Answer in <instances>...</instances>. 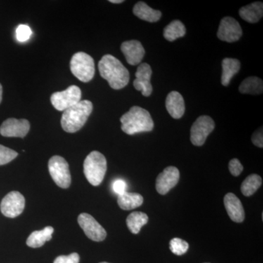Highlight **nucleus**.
<instances>
[{
  "instance_id": "1a4fd4ad",
  "label": "nucleus",
  "mask_w": 263,
  "mask_h": 263,
  "mask_svg": "<svg viewBox=\"0 0 263 263\" xmlns=\"http://www.w3.org/2000/svg\"><path fill=\"white\" fill-rule=\"evenodd\" d=\"M78 222L89 239L94 241H103L106 238L107 233L98 221L86 213H82L78 217Z\"/></svg>"
},
{
  "instance_id": "4468645a",
  "label": "nucleus",
  "mask_w": 263,
  "mask_h": 263,
  "mask_svg": "<svg viewBox=\"0 0 263 263\" xmlns=\"http://www.w3.org/2000/svg\"><path fill=\"white\" fill-rule=\"evenodd\" d=\"M152 75V70L148 64L142 63L138 66L136 73V79L133 82V86L136 90L141 91L144 97H149L153 91L150 82Z\"/></svg>"
},
{
  "instance_id": "4be33fe9",
  "label": "nucleus",
  "mask_w": 263,
  "mask_h": 263,
  "mask_svg": "<svg viewBox=\"0 0 263 263\" xmlns=\"http://www.w3.org/2000/svg\"><path fill=\"white\" fill-rule=\"evenodd\" d=\"M118 205L123 210L129 211L140 207L143 204V197L138 193H124L118 197Z\"/></svg>"
},
{
  "instance_id": "f3484780",
  "label": "nucleus",
  "mask_w": 263,
  "mask_h": 263,
  "mask_svg": "<svg viewBox=\"0 0 263 263\" xmlns=\"http://www.w3.org/2000/svg\"><path fill=\"white\" fill-rule=\"evenodd\" d=\"M165 106L170 115L175 119H181L185 112V103L182 95L173 91L166 98Z\"/></svg>"
},
{
  "instance_id": "dca6fc26",
  "label": "nucleus",
  "mask_w": 263,
  "mask_h": 263,
  "mask_svg": "<svg viewBox=\"0 0 263 263\" xmlns=\"http://www.w3.org/2000/svg\"><path fill=\"white\" fill-rule=\"evenodd\" d=\"M224 204L230 219L240 223L245 220V213L241 202L233 193H228L224 196Z\"/></svg>"
},
{
  "instance_id": "b1692460",
  "label": "nucleus",
  "mask_w": 263,
  "mask_h": 263,
  "mask_svg": "<svg viewBox=\"0 0 263 263\" xmlns=\"http://www.w3.org/2000/svg\"><path fill=\"white\" fill-rule=\"evenodd\" d=\"M186 34V28L182 22L179 20L173 21L164 29V37L170 42L182 37Z\"/></svg>"
},
{
  "instance_id": "f257e3e1",
  "label": "nucleus",
  "mask_w": 263,
  "mask_h": 263,
  "mask_svg": "<svg viewBox=\"0 0 263 263\" xmlns=\"http://www.w3.org/2000/svg\"><path fill=\"white\" fill-rule=\"evenodd\" d=\"M100 76L108 81L112 89L119 90L125 87L129 81L127 69L112 55L103 56L98 64Z\"/></svg>"
},
{
  "instance_id": "cd10ccee",
  "label": "nucleus",
  "mask_w": 263,
  "mask_h": 263,
  "mask_svg": "<svg viewBox=\"0 0 263 263\" xmlns=\"http://www.w3.org/2000/svg\"><path fill=\"white\" fill-rule=\"evenodd\" d=\"M18 156V153L14 150L10 149L8 147L0 145V165L9 163Z\"/></svg>"
},
{
  "instance_id": "2f4dec72",
  "label": "nucleus",
  "mask_w": 263,
  "mask_h": 263,
  "mask_svg": "<svg viewBox=\"0 0 263 263\" xmlns=\"http://www.w3.org/2000/svg\"><path fill=\"white\" fill-rule=\"evenodd\" d=\"M113 190L114 193L117 194L118 195H122L126 193V190H127V183L124 180L118 179L113 183Z\"/></svg>"
},
{
  "instance_id": "f03ea898",
  "label": "nucleus",
  "mask_w": 263,
  "mask_h": 263,
  "mask_svg": "<svg viewBox=\"0 0 263 263\" xmlns=\"http://www.w3.org/2000/svg\"><path fill=\"white\" fill-rule=\"evenodd\" d=\"M122 129L127 135L151 132L154 129L153 119L148 110L139 106H133L121 117Z\"/></svg>"
},
{
  "instance_id": "7ed1b4c3",
  "label": "nucleus",
  "mask_w": 263,
  "mask_h": 263,
  "mask_svg": "<svg viewBox=\"0 0 263 263\" xmlns=\"http://www.w3.org/2000/svg\"><path fill=\"white\" fill-rule=\"evenodd\" d=\"M93 105L89 100H82L73 106L67 108L62 114V129L69 133L80 130L91 115Z\"/></svg>"
},
{
  "instance_id": "2eb2a0df",
  "label": "nucleus",
  "mask_w": 263,
  "mask_h": 263,
  "mask_svg": "<svg viewBox=\"0 0 263 263\" xmlns=\"http://www.w3.org/2000/svg\"><path fill=\"white\" fill-rule=\"evenodd\" d=\"M121 50L125 57L128 64L131 65H138L141 63L145 55V49L140 41H125L121 46Z\"/></svg>"
},
{
  "instance_id": "c756f323",
  "label": "nucleus",
  "mask_w": 263,
  "mask_h": 263,
  "mask_svg": "<svg viewBox=\"0 0 263 263\" xmlns=\"http://www.w3.org/2000/svg\"><path fill=\"white\" fill-rule=\"evenodd\" d=\"M80 257L78 253H72L70 255L59 256L53 261V263H79Z\"/></svg>"
},
{
  "instance_id": "9b49d317",
  "label": "nucleus",
  "mask_w": 263,
  "mask_h": 263,
  "mask_svg": "<svg viewBox=\"0 0 263 263\" xmlns=\"http://www.w3.org/2000/svg\"><path fill=\"white\" fill-rule=\"evenodd\" d=\"M242 34L240 24L235 18L228 16L221 19L217 32L219 40L224 42L234 43L241 37Z\"/></svg>"
},
{
  "instance_id": "bb28decb",
  "label": "nucleus",
  "mask_w": 263,
  "mask_h": 263,
  "mask_svg": "<svg viewBox=\"0 0 263 263\" xmlns=\"http://www.w3.org/2000/svg\"><path fill=\"white\" fill-rule=\"evenodd\" d=\"M170 249L176 255L181 256L187 252L189 243L186 240L179 238H173L170 241Z\"/></svg>"
},
{
  "instance_id": "aec40b11",
  "label": "nucleus",
  "mask_w": 263,
  "mask_h": 263,
  "mask_svg": "<svg viewBox=\"0 0 263 263\" xmlns=\"http://www.w3.org/2000/svg\"><path fill=\"white\" fill-rule=\"evenodd\" d=\"M53 231L54 229L52 227L48 226L43 230L33 232L27 238V246L32 248H39L43 247L46 241H49L51 239Z\"/></svg>"
},
{
  "instance_id": "c85d7f7f",
  "label": "nucleus",
  "mask_w": 263,
  "mask_h": 263,
  "mask_svg": "<svg viewBox=\"0 0 263 263\" xmlns=\"http://www.w3.org/2000/svg\"><path fill=\"white\" fill-rule=\"evenodd\" d=\"M32 35V30L27 25L18 26L16 29L17 40L20 42H25Z\"/></svg>"
},
{
  "instance_id": "393cba45",
  "label": "nucleus",
  "mask_w": 263,
  "mask_h": 263,
  "mask_svg": "<svg viewBox=\"0 0 263 263\" xmlns=\"http://www.w3.org/2000/svg\"><path fill=\"white\" fill-rule=\"evenodd\" d=\"M148 217L146 214L143 212H136L129 214L127 218V226L133 234L139 233L142 227L147 224Z\"/></svg>"
},
{
  "instance_id": "a878e982",
  "label": "nucleus",
  "mask_w": 263,
  "mask_h": 263,
  "mask_svg": "<svg viewBox=\"0 0 263 263\" xmlns=\"http://www.w3.org/2000/svg\"><path fill=\"white\" fill-rule=\"evenodd\" d=\"M262 178L257 174H252L247 177L241 184V193L246 197H250L254 195L262 185Z\"/></svg>"
},
{
  "instance_id": "72a5a7b5",
  "label": "nucleus",
  "mask_w": 263,
  "mask_h": 263,
  "mask_svg": "<svg viewBox=\"0 0 263 263\" xmlns=\"http://www.w3.org/2000/svg\"><path fill=\"white\" fill-rule=\"evenodd\" d=\"M110 3H114V4H120V3H124L123 0H110Z\"/></svg>"
},
{
  "instance_id": "39448f33",
  "label": "nucleus",
  "mask_w": 263,
  "mask_h": 263,
  "mask_svg": "<svg viewBox=\"0 0 263 263\" xmlns=\"http://www.w3.org/2000/svg\"><path fill=\"white\" fill-rule=\"evenodd\" d=\"M70 70L79 80L89 82L95 76L94 60L84 52H78L71 59Z\"/></svg>"
},
{
  "instance_id": "7c9ffc66",
  "label": "nucleus",
  "mask_w": 263,
  "mask_h": 263,
  "mask_svg": "<svg viewBox=\"0 0 263 263\" xmlns=\"http://www.w3.org/2000/svg\"><path fill=\"white\" fill-rule=\"evenodd\" d=\"M243 167L238 159H233L229 162L230 174L234 176H238L243 171Z\"/></svg>"
},
{
  "instance_id": "f704fd0d",
  "label": "nucleus",
  "mask_w": 263,
  "mask_h": 263,
  "mask_svg": "<svg viewBox=\"0 0 263 263\" xmlns=\"http://www.w3.org/2000/svg\"><path fill=\"white\" fill-rule=\"evenodd\" d=\"M2 99H3V86L0 84V103H1Z\"/></svg>"
},
{
  "instance_id": "f8f14e48",
  "label": "nucleus",
  "mask_w": 263,
  "mask_h": 263,
  "mask_svg": "<svg viewBox=\"0 0 263 263\" xmlns=\"http://www.w3.org/2000/svg\"><path fill=\"white\" fill-rule=\"evenodd\" d=\"M30 129V124L27 119L14 118L6 119L0 127V134L8 138H24Z\"/></svg>"
},
{
  "instance_id": "6e6552de",
  "label": "nucleus",
  "mask_w": 263,
  "mask_h": 263,
  "mask_svg": "<svg viewBox=\"0 0 263 263\" xmlns=\"http://www.w3.org/2000/svg\"><path fill=\"white\" fill-rule=\"evenodd\" d=\"M214 128L215 123L209 116H201L197 118L190 131V140L194 146H202Z\"/></svg>"
},
{
  "instance_id": "a211bd4d",
  "label": "nucleus",
  "mask_w": 263,
  "mask_h": 263,
  "mask_svg": "<svg viewBox=\"0 0 263 263\" xmlns=\"http://www.w3.org/2000/svg\"><path fill=\"white\" fill-rule=\"evenodd\" d=\"M133 13L138 18L151 23L158 22L162 17V13L160 10L150 8L144 2H139L135 5Z\"/></svg>"
},
{
  "instance_id": "9d476101",
  "label": "nucleus",
  "mask_w": 263,
  "mask_h": 263,
  "mask_svg": "<svg viewBox=\"0 0 263 263\" xmlns=\"http://www.w3.org/2000/svg\"><path fill=\"white\" fill-rule=\"evenodd\" d=\"M25 208V198L19 192H10L1 202V212L8 218H15L22 214Z\"/></svg>"
},
{
  "instance_id": "5701e85b",
  "label": "nucleus",
  "mask_w": 263,
  "mask_h": 263,
  "mask_svg": "<svg viewBox=\"0 0 263 263\" xmlns=\"http://www.w3.org/2000/svg\"><path fill=\"white\" fill-rule=\"evenodd\" d=\"M263 91V83L259 78H247L242 81L239 86V91L241 94L260 95Z\"/></svg>"
},
{
  "instance_id": "412c9836",
  "label": "nucleus",
  "mask_w": 263,
  "mask_h": 263,
  "mask_svg": "<svg viewBox=\"0 0 263 263\" xmlns=\"http://www.w3.org/2000/svg\"><path fill=\"white\" fill-rule=\"evenodd\" d=\"M221 65H222V75H221V82L223 86H227L229 85L233 76L239 72L240 63L235 59L226 58L223 60Z\"/></svg>"
},
{
  "instance_id": "0eeeda50",
  "label": "nucleus",
  "mask_w": 263,
  "mask_h": 263,
  "mask_svg": "<svg viewBox=\"0 0 263 263\" xmlns=\"http://www.w3.org/2000/svg\"><path fill=\"white\" fill-rule=\"evenodd\" d=\"M81 91L77 86H70L62 91L53 93L51 97V102L57 110L62 111L73 106L81 101Z\"/></svg>"
},
{
  "instance_id": "20e7f679",
  "label": "nucleus",
  "mask_w": 263,
  "mask_h": 263,
  "mask_svg": "<svg viewBox=\"0 0 263 263\" xmlns=\"http://www.w3.org/2000/svg\"><path fill=\"white\" fill-rule=\"evenodd\" d=\"M107 171V160L100 152L93 151L85 159L84 173L86 179L93 186L103 182Z\"/></svg>"
},
{
  "instance_id": "473e14b6",
  "label": "nucleus",
  "mask_w": 263,
  "mask_h": 263,
  "mask_svg": "<svg viewBox=\"0 0 263 263\" xmlns=\"http://www.w3.org/2000/svg\"><path fill=\"white\" fill-rule=\"evenodd\" d=\"M252 141L256 146L262 148L263 147V137H262V128L259 129V130L255 132L253 136L252 137Z\"/></svg>"
},
{
  "instance_id": "c9c22d12",
  "label": "nucleus",
  "mask_w": 263,
  "mask_h": 263,
  "mask_svg": "<svg viewBox=\"0 0 263 263\" xmlns=\"http://www.w3.org/2000/svg\"><path fill=\"white\" fill-rule=\"evenodd\" d=\"M100 263H109V262H100Z\"/></svg>"
},
{
  "instance_id": "ddd939ff",
  "label": "nucleus",
  "mask_w": 263,
  "mask_h": 263,
  "mask_svg": "<svg viewBox=\"0 0 263 263\" xmlns=\"http://www.w3.org/2000/svg\"><path fill=\"white\" fill-rule=\"evenodd\" d=\"M180 173L179 169L174 166L166 167L157 176L156 189L160 195H166L171 189L175 187L179 183Z\"/></svg>"
},
{
  "instance_id": "6ab92c4d",
  "label": "nucleus",
  "mask_w": 263,
  "mask_h": 263,
  "mask_svg": "<svg viewBox=\"0 0 263 263\" xmlns=\"http://www.w3.org/2000/svg\"><path fill=\"white\" fill-rule=\"evenodd\" d=\"M240 18L249 23H257L263 15V4L261 2L251 3L239 10Z\"/></svg>"
},
{
  "instance_id": "423d86ee",
  "label": "nucleus",
  "mask_w": 263,
  "mask_h": 263,
  "mask_svg": "<svg viewBox=\"0 0 263 263\" xmlns=\"http://www.w3.org/2000/svg\"><path fill=\"white\" fill-rule=\"evenodd\" d=\"M48 171L57 186L63 189L68 188L71 183V175L69 164L60 156H53L48 162Z\"/></svg>"
}]
</instances>
